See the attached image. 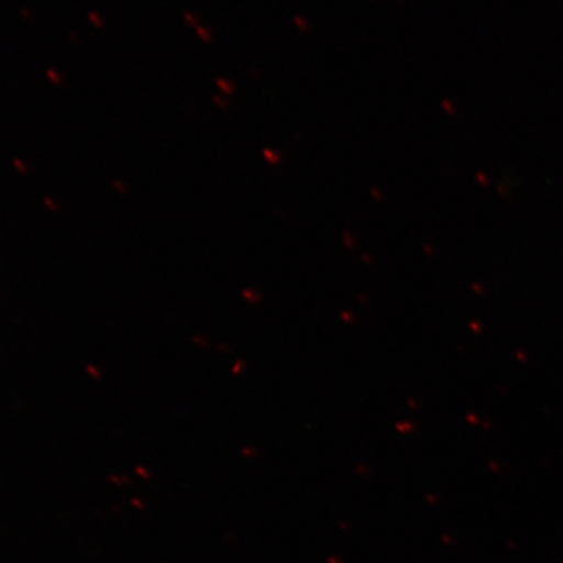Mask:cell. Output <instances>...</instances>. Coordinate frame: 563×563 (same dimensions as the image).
Here are the masks:
<instances>
[]
</instances>
